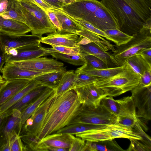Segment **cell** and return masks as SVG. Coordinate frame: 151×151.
Returning a JSON list of instances; mask_svg holds the SVG:
<instances>
[{
    "instance_id": "8",
    "label": "cell",
    "mask_w": 151,
    "mask_h": 151,
    "mask_svg": "<svg viewBox=\"0 0 151 151\" xmlns=\"http://www.w3.org/2000/svg\"><path fill=\"white\" fill-rule=\"evenodd\" d=\"M117 120V116L110 112L101 104L96 107L82 104L78 113L72 120L70 124L81 123L110 126L115 124Z\"/></svg>"
},
{
    "instance_id": "30",
    "label": "cell",
    "mask_w": 151,
    "mask_h": 151,
    "mask_svg": "<svg viewBox=\"0 0 151 151\" xmlns=\"http://www.w3.org/2000/svg\"><path fill=\"white\" fill-rule=\"evenodd\" d=\"M40 85L41 84L34 80L33 79L31 80L23 89L0 106V116L20 100L27 93Z\"/></svg>"
},
{
    "instance_id": "43",
    "label": "cell",
    "mask_w": 151,
    "mask_h": 151,
    "mask_svg": "<svg viewBox=\"0 0 151 151\" xmlns=\"http://www.w3.org/2000/svg\"><path fill=\"white\" fill-rule=\"evenodd\" d=\"M53 9H48L45 11L50 21L56 28L57 31L60 32L62 28L58 18Z\"/></svg>"
},
{
    "instance_id": "25",
    "label": "cell",
    "mask_w": 151,
    "mask_h": 151,
    "mask_svg": "<svg viewBox=\"0 0 151 151\" xmlns=\"http://www.w3.org/2000/svg\"><path fill=\"white\" fill-rule=\"evenodd\" d=\"M53 9L62 28L60 32L76 34L77 32L83 30V28L79 23L72 19L62 10Z\"/></svg>"
},
{
    "instance_id": "20",
    "label": "cell",
    "mask_w": 151,
    "mask_h": 151,
    "mask_svg": "<svg viewBox=\"0 0 151 151\" xmlns=\"http://www.w3.org/2000/svg\"><path fill=\"white\" fill-rule=\"evenodd\" d=\"M31 31L25 23L0 16V33L9 35H22Z\"/></svg>"
},
{
    "instance_id": "22",
    "label": "cell",
    "mask_w": 151,
    "mask_h": 151,
    "mask_svg": "<svg viewBox=\"0 0 151 151\" xmlns=\"http://www.w3.org/2000/svg\"><path fill=\"white\" fill-rule=\"evenodd\" d=\"M6 113L9 115L6 117L0 133L2 134L4 138V141L2 145L4 143L9 134L14 131H16V129H18L20 133L22 127L21 125V113L20 111L14 109L9 112Z\"/></svg>"
},
{
    "instance_id": "17",
    "label": "cell",
    "mask_w": 151,
    "mask_h": 151,
    "mask_svg": "<svg viewBox=\"0 0 151 151\" xmlns=\"http://www.w3.org/2000/svg\"><path fill=\"white\" fill-rule=\"evenodd\" d=\"M74 136L62 133H55L46 136L39 143L37 151H46L48 147L69 148Z\"/></svg>"
},
{
    "instance_id": "1",
    "label": "cell",
    "mask_w": 151,
    "mask_h": 151,
    "mask_svg": "<svg viewBox=\"0 0 151 151\" xmlns=\"http://www.w3.org/2000/svg\"><path fill=\"white\" fill-rule=\"evenodd\" d=\"M118 22L119 30L132 36L151 18V0H101Z\"/></svg>"
},
{
    "instance_id": "55",
    "label": "cell",
    "mask_w": 151,
    "mask_h": 151,
    "mask_svg": "<svg viewBox=\"0 0 151 151\" xmlns=\"http://www.w3.org/2000/svg\"></svg>"
},
{
    "instance_id": "28",
    "label": "cell",
    "mask_w": 151,
    "mask_h": 151,
    "mask_svg": "<svg viewBox=\"0 0 151 151\" xmlns=\"http://www.w3.org/2000/svg\"><path fill=\"white\" fill-rule=\"evenodd\" d=\"M110 126L90 124L81 123H74L64 127L57 131L56 133H66L73 135L76 134L106 128L109 127Z\"/></svg>"
},
{
    "instance_id": "31",
    "label": "cell",
    "mask_w": 151,
    "mask_h": 151,
    "mask_svg": "<svg viewBox=\"0 0 151 151\" xmlns=\"http://www.w3.org/2000/svg\"><path fill=\"white\" fill-rule=\"evenodd\" d=\"M1 16L4 18L12 19L25 23V19L21 5L17 0H9L6 11Z\"/></svg>"
},
{
    "instance_id": "39",
    "label": "cell",
    "mask_w": 151,
    "mask_h": 151,
    "mask_svg": "<svg viewBox=\"0 0 151 151\" xmlns=\"http://www.w3.org/2000/svg\"><path fill=\"white\" fill-rule=\"evenodd\" d=\"M68 16L72 19L79 23L83 28L112 41L111 39L107 35L104 31L98 29L89 22L81 19Z\"/></svg>"
},
{
    "instance_id": "45",
    "label": "cell",
    "mask_w": 151,
    "mask_h": 151,
    "mask_svg": "<svg viewBox=\"0 0 151 151\" xmlns=\"http://www.w3.org/2000/svg\"><path fill=\"white\" fill-rule=\"evenodd\" d=\"M85 150L89 151H105L108 150L105 145H98L88 141H86Z\"/></svg>"
},
{
    "instance_id": "41",
    "label": "cell",
    "mask_w": 151,
    "mask_h": 151,
    "mask_svg": "<svg viewBox=\"0 0 151 151\" xmlns=\"http://www.w3.org/2000/svg\"><path fill=\"white\" fill-rule=\"evenodd\" d=\"M116 124L128 128H133L139 121L138 117L136 116H117Z\"/></svg>"
},
{
    "instance_id": "51",
    "label": "cell",
    "mask_w": 151,
    "mask_h": 151,
    "mask_svg": "<svg viewBox=\"0 0 151 151\" xmlns=\"http://www.w3.org/2000/svg\"><path fill=\"white\" fill-rule=\"evenodd\" d=\"M9 0H0V16L6 11Z\"/></svg>"
},
{
    "instance_id": "11",
    "label": "cell",
    "mask_w": 151,
    "mask_h": 151,
    "mask_svg": "<svg viewBox=\"0 0 151 151\" xmlns=\"http://www.w3.org/2000/svg\"><path fill=\"white\" fill-rule=\"evenodd\" d=\"M131 96L135 107L138 117L147 120L151 119V86L142 87L138 84L131 91Z\"/></svg>"
},
{
    "instance_id": "27",
    "label": "cell",
    "mask_w": 151,
    "mask_h": 151,
    "mask_svg": "<svg viewBox=\"0 0 151 151\" xmlns=\"http://www.w3.org/2000/svg\"><path fill=\"white\" fill-rule=\"evenodd\" d=\"M76 34L93 43L105 51L110 50L113 51L115 50V45L111 44L102 37L86 29L83 28L82 30L77 32Z\"/></svg>"
},
{
    "instance_id": "12",
    "label": "cell",
    "mask_w": 151,
    "mask_h": 151,
    "mask_svg": "<svg viewBox=\"0 0 151 151\" xmlns=\"http://www.w3.org/2000/svg\"><path fill=\"white\" fill-rule=\"evenodd\" d=\"M40 43L28 45L9 50L5 54L6 63L24 61L50 55L46 48L41 46Z\"/></svg>"
},
{
    "instance_id": "4",
    "label": "cell",
    "mask_w": 151,
    "mask_h": 151,
    "mask_svg": "<svg viewBox=\"0 0 151 151\" xmlns=\"http://www.w3.org/2000/svg\"><path fill=\"white\" fill-rule=\"evenodd\" d=\"M140 77L126 63L124 68L120 72L109 78L99 79L94 83L107 96H115L132 90L139 83Z\"/></svg>"
},
{
    "instance_id": "52",
    "label": "cell",
    "mask_w": 151,
    "mask_h": 151,
    "mask_svg": "<svg viewBox=\"0 0 151 151\" xmlns=\"http://www.w3.org/2000/svg\"><path fill=\"white\" fill-rule=\"evenodd\" d=\"M8 116L7 114L5 112L0 116V133H1L6 117Z\"/></svg>"
},
{
    "instance_id": "47",
    "label": "cell",
    "mask_w": 151,
    "mask_h": 151,
    "mask_svg": "<svg viewBox=\"0 0 151 151\" xmlns=\"http://www.w3.org/2000/svg\"><path fill=\"white\" fill-rule=\"evenodd\" d=\"M136 55H141L147 62L151 64V47L141 50Z\"/></svg>"
},
{
    "instance_id": "2",
    "label": "cell",
    "mask_w": 151,
    "mask_h": 151,
    "mask_svg": "<svg viewBox=\"0 0 151 151\" xmlns=\"http://www.w3.org/2000/svg\"><path fill=\"white\" fill-rule=\"evenodd\" d=\"M82 105L74 90L56 95L37 135L38 137L41 139L70 124L78 113Z\"/></svg>"
},
{
    "instance_id": "3",
    "label": "cell",
    "mask_w": 151,
    "mask_h": 151,
    "mask_svg": "<svg viewBox=\"0 0 151 151\" xmlns=\"http://www.w3.org/2000/svg\"><path fill=\"white\" fill-rule=\"evenodd\" d=\"M61 9L68 15L82 19L102 31L119 29L113 15L98 0H74L64 5Z\"/></svg>"
},
{
    "instance_id": "9",
    "label": "cell",
    "mask_w": 151,
    "mask_h": 151,
    "mask_svg": "<svg viewBox=\"0 0 151 151\" xmlns=\"http://www.w3.org/2000/svg\"><path fill=\"white\" fill-rule=\"evenodd\" d=\"M101 104L117 117L136 116V107L131 96L118 100L114 99L111 96H106L101 100Z\"/></svg>"
},
{
    "instance_id": "15",
    "label": "cell",
    "mask_w": 151,
    "mask_h": 151,
    "mask_svg": "<svg viewBox=\"0 0 151 151\" xmlns=\"http://www.w3.org/2000/svg\"><path fill=\"white\" fill-rule=\"evenodd\" d=\"M82 37L75 34L64 33L56 32L50 33L47 36L42 37L40 42L52 46H63L76 47Z\"/></svg>"
},
{
    "instance_id": "13",
    "label": "cell",
    "mask_w": 151,
    "mask_h": 151,
    "mask_svg": "<svg viewBox=\"0 0 151 151\" xmlns=\"http://www.w3.org/2000/svg\"><path fill=\"white\" fill-rule=\"evenodd\" d=\"M78 99L82 105L97 107L101 100L107 96L101 89L97 88L94 83L74 89Z\"/></svg>"
},
{
    "instance_id": "34",
    "label": "cell",
    "mask_w": 151,
    "mask_h": 151,
    "mask_svg": "<svg viewBox=\"0 0 151 151\" xmlns=\"http://www.w3.org/2000/svg\"><path fill=\"white\" fill-rule=\"evenodd\" d=\"M53 57L61 60L75 66L82 65L86 64V61L79 53L78 54H68L58 52L50 53Z\"/></svg>"
},
{
    "instance_id": "35",
    "label": "cell",
    "mask_w": 151,
    "mask_h": 151,
    "mask_svg": "<svg viewBox=\"0 0 151 151\" xmlns=\"http://www.w3.org/2000/svg\"><path fill=\"white\" fill-rule=\"evenodd\" d=\"M107 35L112 40V42L118 46L124 44L129 41L132 37L119 29H111L104 31Z\"/></svg>"
},
{
    "instance_id": "19",
    "label": "cell",
    "mask_w": 151,
    "mask_h": 151,
    "mask_svg": "<svg viewBox=\"0 0 151 151\" xmlns=\"http://www.w3.org/2000/svg\"><path fill=\"white\" fill-rule=\"evenodd\" d=\"M78 47L80 53L92 55L102 60L109 68L120 66L111 53L104 51L92 42L80 44Z\"/></svg>"
},
{
    "instance_id": "18",
    "label": "cell",
    "mask_w": 151,
    "mask_h": 151,
    "mask_svg": "<svg viewBox=\"0 0 151 151\" xmlns=\"http://www.w3.org/2000/svg\"><path fill=\"white\" fill-rule=\"evenodd\" d=\"M6 81L17 80H31L44 73L23 69L10 63H6L1 71Z\"/></svg>"
},
{
    "instance_id": "54",
    "label": "cell",
    "mask_w": 151,
    "mask_h": 151,
    "mask_svg": "<svg viewBox=\"0 0 151 151\" xmlns=\"http://www.w3.org/2000/svg\"><path fill=\"white\" fill-rule=\"evenodd\" d=\"M59 1L65 4L70 3L74 1V0H58Z\"/></svg>"
},
{
    "instance_id": "49",
    "label": "cell",
    "mask_w": 151,
    "mask_h": 151,
    "mask_svg": "<svg viewBox=\"0 0 151 151\" xmlns=\"http://www.w3.org/2000/svg\"><path fill=\"white\" fill-rule=\"evenodd\" d=\"M36 3L41 6L45 11L46 10L49 9H55L60 10L61 9H58L54 7L51 5L47 3L44 0H34Z\"/></svg>"
},
{
    "instance_id": "36",
    "label": "cell",
    "mask_w": 151,
    "mask_h": 151,
    "mask_svg": "<svg viewBox=\"0 0 151 151\" xmlns=\"http://www.w3.org/2000/svg\"><path fill=\"white\" fill-rule=\"evenodd\" d=\"M75 73V89L94 83L101 78L82 73Z\"/></svg>"
},
{
    "instance_id": "5",
    "label": "cell",
    "mask_w": 151,
    "mask_h": 151,
    "mask_svg": "<svg viewBox=\"0 0 151 151\" xmlns=\"http://www.w3.org/2000/svg\"><path fill=\"white\" fill-rule=\"evenodd\" d=\"M20 4L25 24L32 34L41 36L57 32L44 9L34 0H17Z\"/></svg>"
},
{
    "instance_id": "40",
    "label": "cell",
    "mask_w": 151,
    "mask_h": 151,
    "mask_svg": "<svg viewBox=\"0 0 151 151\" xmlns=\"http://www.w3.org/2000/svg\"><path fill=\"white\" fill-rule=\"evenodd\" d=\"M51 48H46L47 52L50 54L52 52H58L68 54H78L80 53L79 47H76L63 46H52Z\"/></svg>"
},
{
    "instance_id": "48",
    "label": "cell",
    "mask_w": 151,
    "mask_h": 151,
    "mask_svg": "<svg viewBox=\"0 0 151 151\" xmlns=\"http://www.w3.org/2000/svg\"><path fill=\"white\" fill-rule=\"evenodd\" d=\"M6 63L5 53L0 41V71Z\"/></svg>"
},
{
    "instance_id": "6",
    "label": "cell",
    "mask_w": 151,
    "mask_h": 151,
    "mask_svg": "<svg viewBox=\"0 0 151 151\" xmlns=\"http://www.w3.org/2000/svg\"><path fill=\"white\" fill-rule=\"evenodd\" d=\"M144 133L142 128L138 126H135L133 128H129L115 124L106 128L75 135L76 137H79L85 141L94 142L111 141L115 138H119L142 140L143 137L142 134H143Z\"/></svg>"
},
{
    "instance_id": "46",
    "label": "cell",
    "mask_w": 151,
    "mask_h": 151,
    "mask_svg": "<svg viewBox=\"0 0 151 151\" xmlns=\"http://www.w3.org/2000/svg\"><path fill=\"white\" fill-rule=\"evenodd\" d=\"M142 87H148L151 86V70L145 71L141 76L138 84Z\"/></svg>"
},
{
    "instance_id": "53",
    "label": "cell",
    "mask_w": 151,
    "mask_h": 151,
    "mask_svg": "<svg viewBox=\"0 0 151 151\" xmlns=\"http://www.w3.org/2000/svg\"><path fill=\"white\" fill-rule=\"evenodd\" d=\"M6 81L3 78L2 76L0 75V91Z\"/></svg>"
},
{
    "instance_id": "44",
    "label": "cell",
    "mask_w": 151,
    "mask_h": 151,
    "mask_svg": "<svg viewBox=\"0 0 151 151\" xmlns=\"http://www.w3.org/2000/svg\"><path fill=\"white\" fill-rule=\"evenodd\" d=\"M28 150L26 146L23 144L20 135H16L12 145L11 151H24Z\"/></svg>"
},
{
    "instance_id": "21",
    "label": "cell",
    "mask_w": 151,
    "mask_h": 151,
    "mask_svg": "<svg viewBox=\"0 0 151 151\" xmlns=\"http://www.w3.org/2000/svg\"><path fill=\"white\" fill-rule=\"evenodd\" d=\"M30 80H17L6 81L0 91V106L23 89Z\"/></svg>"
},
{
    "instance_id": "10",
    "label": "cell",
    "mask_w": 151,
    "mask_h": 151,
    "mask_svg": "<svg viewBox=\"0 0 151 151\" xmlns=\"http://www.w3.org/2000/svg\"><path fill=\"white\" fill-rule=\"evenodd\" d=\"M11 63L23 69L44 73L59 71L65 67L63 63L55 59L41 57Z\"/></svg>"
},
{
    "instance_id": "26",
    "label": "cell",
    "mask_w": 151,
    "mask_h": 151,
    "mask_svg": "<svg viewBox=\"0 0 151 151\" xmlns=\"http://www.w3.org/2000/svg\"><path fill=\"white\" fill-rule=\"evenodd\" d=\"M66 71V68L65 67L59 71L42 74L36 76L33 79L42 86L50 88L55 90Z\"/></svg>"
},
{
    "instance_id": "32",
    "label": "cell",
    "mask_w": 151,
    "mask_h": 151,
    "mask_svg": "<svg viewBox=\"0 0 151 151\" xmlns=\"http://www.w3.org/2000/svg\"><path fill=\"white\" fill-rule=\"evenodd\" d=\"M125 63L140 76L145 71L151 70V64L139 55H136L129 58L125 61Z\"/></svg>"
},
{
    "instance_id": "33",
    "label": "cell",
    "mask_w": 151,
    "mask_h": 151,
    "mask_svg": "<svg viewBox=\"0 0 151 151\" xmlns=\"http://www.w3.org/2000/svg\"><path fill=\"white\" fill-rule=\"evenodd\" d=\"M76 73L73 70L65 71L60 82L54 90L56 96H58L65 92L75 88V80Z\"/></svg>"
},
{
    "instance_id": "16",
    "label": "cell",
    "mask_w": 151,
    "mask_h": 151,
    "mask_svg": "<svg viewBox=\"0 0 151 151\" xmlns=\"http://www.w3.org/2000/svg\"><path fill=\"white\" fill-rule=\"evenodd\" d=\"M56 95L54 92L44 101L30 116L32 119V124L24 127L27 132L37 135L40 132L49 108Z\"/></svg>"
},
{
    "instance_id": "7",
    "label": "cell",
    "mask_w": 151,
    "mask_h": 151,
    "mask_svg": "<svg viewBox=\"0 0 151 151\" xmlns=\"http://www.w3.org/2000/svg\"><path fill=\"white\" fill-rule=\"evenodd\" d=\"M151 47V30L142 29L139 32L133 35L127 43L118 46L111 54L121 66L125 64L126 60L134 55L140 50Z\"/></svg>"
},
{
    "instance_id": "23",
    "label": "cell",
    "mask_w": 151,
    "mask_h": 151,
    "mask_svg": "<svg viewBox=\"0 0 151 151\" xmlns=\"http://www.w3.org/2000/svg\"><path fill=\"white\" fill-rule=\"evenodd\" d=\"M126 63L122 66L107 68L98 69L89 67L85 64L78 68L76 73H80L102 78H106L114 76L121 72L124 68Z\"/></svg>"
},
{
    "instance_id": "14",
    "label": "cell",
    "mask_w": 151,
    "mask_h": 151,
    "mask_svg": "<svg viewBox=\"0 0 151 151\" xmlns=\"http://www.w3.org/2000/svg\"><path fill=\"white\" fill-rule=\"evenodd\" d=\"M42 36L36 35H9L0 33V41L5 54L23 46L40 42Z\"/></svg>"
},
{
    "instance_id": "37",
    "label": "cell",
    "mask_w": 151,
    "mask_h": 151,
    "mask_svg": "<svg viewBox=\"0 0 151 151\" xmlns=\"http://www.w3.org/2000/svg\"><path fill=\"white\" fill-rule=\"evenodd\" d=\"M20 136L22 140L26 144L28 150L37 151L38 146L41 140L37 135L26 133Z\"/></svg>"
},
{
    "instance_id": "38",
    "label": "cell",
    "mask_w": 151,
    "mask_h": 151,
    "mask_svg": "<svg viewBox=\"0 0 151 151\" xmlns=\"http://www.w3.org/2000/svg\"><path fill=\"white\" fill-rule=\"evenodd\" d=\"M80 54L85 60L86 64L89 67L98 69L109 68L102 60L92 55L83 53Z\"/></svg>"
},
{
    "instance_id": "50",
    "label": "cell",
    "mask_w": 151,
    "mask_h": 151,
    "mask_svg": "<svg viewBox=\"0 0 151 151\" xmlns=\"http://www.w3.org/2000/svg\"><path fill=\"white\" fill-rule=\"evenodd\" d=\"M47 3L60 9H61L62 6L65 5L58 0H44Z\"/></svg>"
},
{
    "instance_id": "29",
    "label": "cell",
    "mask_w": 151,
    "mask_h": 151,
    "mask_svg": "<svg viewBox=\"0 0 151 151\" xmlns=\"http://www.w3.org/2000/svg\"><path fill=\"white\" fill-rule=\"evenodd\" d=\"M46 87L41 85L32 89L5 112H9L14 109L18 110L21 112L34 99L42 93Z\"/></svg>"
},
{
    "instance_id": "42",
    "label": "cell",
    "mask_w": 151,
    "mask_h": 151,
    "mask_svg": "<svg viewBox=\"0 0 151 151\" xmlns=\"http://www.w3.org/2000/svg\"><path fill=\"white\" fill-rule=\"evenodd\" d=\"M85 141L78 137H73L68 151H85Z\"/></svg>"
},
{
    "instance_id": "24",
    "label": "cell",
    "mask_w": 151,
    "mask_h": 151,
    "mask_svg": "<svg viewBox=\"0 0 151 151\" xmlns=\"http://www.w3.org/2000/svg\"><path fill=\"white\" fill-rule=\"evenodd\" d=\"M55 91L46 87L38 96L34 99L21 111V125L22 127L41 104Z\"/></svg>"
}]
</instances>
